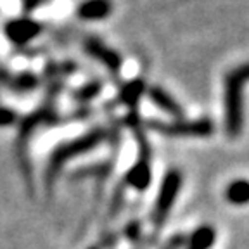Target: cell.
I'll return each instance as SVG.
<instances>
[{"label":"cell","mask_w":249,"mask_h":249,"mask_svg":"<svg viewBox=\"0 0 249 249\" xmlns=\"http://www.w3.org/2000/svg\"><path fill=\"white\" fill-rule=\"evenodd\" d=\"M244 124V83L227 73L225 76V128L230 137H237Z\"/></svg>","instance_id":"1"},{"label":"cell","mask_w":249,"mask_h":249,"mask_svg":"<svg viewBox=\"0 0 249 249\" xmlns=\"http://www.w3.org/2000/svg\"><path fill=\"white\" fill-rule=\"evenodd\" d=\"M106 139V132L102 128L92 130L87 135L80 137V139L73 140V142H68V144H62L61 147H57L54 151L51 158V168H49V175H54V171H57L62 164L66 163L68 160H73L76 156L85 154V152L92 151L93 147H97L99 144H102Z\"/></svg>","instance_id":"2"},{"label":"cell","mask_w":249,"mask_h":249,"mask_svg":"<svg viewBox=\"0 0 249 249\" xmlns=\"http://www.w3.org/2000/svg\"><path fill=\"white\" fill-rule=\"evenodd\" d=\"M149 126L156 132L170 137H208L213 133V121L201 118V120H180L163 123V121H149Z\"/></svg>","instance_id":"3"},{"label":"cell","mask_w":249,"mask_h":249,"mask_svg":"<svg viewBox=\"0 0 249 249\" xmlns=\"http://www.w3.org/2000/svg\"><path fill=\"white\" fill-rule=\"evenodd\" d=\"M180 187H182V173L177 170H170L164 175L163 182L160 187V194L156 199V208H154V223L158 227H161L166 220V216L170 214L171 206L175 202L177 196H178Z\"/></svg>","instance_id":"4"},{"label":"cell","mask_w":249,"mask_h":249,"mask_svg":"<svg viewBox=\"0 0 249 249\" xmlns=\"http://www.w3.org/2000/svg\"><path fill=\"white\" fill-rule=\"evenodd\" d=\"M40 33V24L31 19H14L5 26V35L14 43H23L33 40Z\"/></svg>","instance_id":"5"},{"label":"cell","mask_w":249,"mask_h":249,"mask_svg":"<svg viewBox=\"0 0 249 249\" xmlns=\"http://www.w3.org/2000/svg\"><path fill=\"white\" fill-rule=\"evenodd\" d=\"M85 49L93 59H97L104 64L106 68H109V71H113V73H118L121 68V57L118 55V52H114L113 49H109L107 45L101 42V40H89L85 43Z\"/></svg>","instance_id":"6"},{"label":"cell","mask_w":249,"mask_h":249,"mask_svg":"<svg viewBox=\"0 0 249 249\" xmlns=\"http://www.w3.org/2000/svg\"><path fill=\"white\" fill-rule=\"evenodd\" d=\"M152 180V171L149 166L147 158H142L139 160L126 173V183L132 185L137 191H145L149 185H151Z\"/></svg>","instance_id":"7"},{"label":"cell","mask_w":249,"mask_h":249,"mask_svg":"<svg viewBox=\"0 0 249 249\" xmlns=\"http://www.w3.org/2000/svg\"><path fill=\"white\" fill-rule=\"evenodd\" d=\"M149 99H151L161 111H164V113L171 114V116H175V118L183 116L182 106L171 97L166 90L161 89V87H152V89H149Z\"/></svg>","instance_id":"8"},{"label":"cell","mask_w":249,"mask_h":249,"mask_svg":"<svg viewBox=\"0 0 249 249\" xmlns=\"http://www.w3.org/2000/svg\"><path fill=\"white\" fill-rule=\"evenodd\" d=\"M111 11H113V4L109 0H87L78 7V16L82 19L95 21L107 18Z\"/></svg>","instance_id":"9"},{"label":"cell","mask_w":249,"mask_h":249,"mask_svg":"<svg viewBox=\"0 0 249 249\" xmlns=\"http://www.w3.org/2000/svg\"><path fill=\"white\" fill-rule=\"evenodd\" d=\"M225 199L233 206H246V204H249V180L237 178L230 182L225 189Z\"/></svg>","instance_id":"10"},{"label":"cell","mask_w":249,"mask_h":249,"mask_svg":"<svg viewBox=\"0 0 249 249\" xmlns=\"http://www.w3.org/2000/svg\"><path fill=\"white\" fill-rule=\"evenodd\" d=\"M216 241V230L211 225H201L194 230L187 249H211Z\"/></svg>","instance_id":"11"},{"label":"cell","mask_w":249,"mask_h":249,"mask_svg":"<svg viewBox=\"0 0 249 249\" xmlns=\"http://www.w3.org/2000/svg\"><path fill=\"white\" fill-rule=\"evenodd\" d=\"M144 92V82L142 80H133L128 85H124L121 89V101L128 106H135L139 102L140 95Z\"/></svg>","instance_id":"12"},{"label":"cell","mask_w":249,"mask_h":249,"mask_svg":"<svg viewBox=\"0 0 249 249\" xmlns=\"http://www.w3.org/2000/svg\"><path fill=\"white\" fill-rule=\"evenodd\" d=\"M16 121V113L12 109L0 107V126H7V124L14 123Z\"/></svg>","instance_id":"13"},{"label":"cell","mask_w":249,"mask_h":249,"mask_svg":"<svg viewBox=\"0 0 249 249\" xmlns=\"http://www.w3.org/2000/svg\"><path fill=\"white\" fill-rule=\"evenodd\" d=\"M230 73L237 78V80H241L242 83H246L249 80V62H246V64H241L239 68H233Z\"/></svg>","instance_id":"14"},{"label":"cell","mask_w":249,"mask_h":249,"mask_svg":"<svg viewBox=\"0 0 249 249\" xmlns=\"http://www.w3.org/2000/svg\"><path fill=\"white\" fill-rule=\"evenodd\" d=\"M99 90H101V85H99V82L97 83H90V85L87 87V89H83L82 92H80V95H82L80 99H90V97H93V95H95V93H97Z\"/></svg>","instance_id":"15"}]
</instances>
